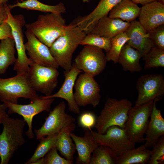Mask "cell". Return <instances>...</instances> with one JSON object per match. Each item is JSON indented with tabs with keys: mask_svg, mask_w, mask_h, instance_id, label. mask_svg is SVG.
<instances>
[{
	"mask_svg": "<svg viewBox=\"0 0 164 164\" xmlns=\"http://www.w3.org/2000/svg\"><path fill=\"white\" fill-rule=\"evenodd\" d=\"M135 3L142 5L158 0H131Z\"/></svg>",
	"mask_w": 164,
	"mask_h": 164,
	"instance_id": "obj_41",
	"label": "cell"
},
{
	"mask_svg": "<svg viewBox=\"0 0 164 164\" xmlns=\"http://www.w3.org/2000/svg\"><path fill=\"white\" fill-rule=\"evenodd\" d=\"M82 71L79 70L74 63L68 72L64 71V80L61 87L56 93L48 96H42L43 99L60 98L65 100L68 103L69 110L76 114L80 112V107L74 98L73 88L79 74Z\"/></svg>",
	"mask_w": 164,
	"mask_h": 164,
	"instance_id": "obj_16",
	"label": "cell"
},
{
	"mask_svg": "<svg viewBox=\"0 0 164 164\" xmlns=\"http://www.w3.org/2000/svg\"><path fill=\"white\" fill-rule=\"evenodd\" d=\"M74 61L79 70L94 77L104 70L108 61L103 49L90 45H84Z\"/></svg>",
	"mask_w": 164,
	"mask_h": 164,
	"instance_id": "obj_10",
	"label": "cell"
},
{
	"mask_svg": "<svg viewBox=\"0 0 164 164\" xmlns=\"http://www.w3.org/2000/svg\"><path fill=\"white\" fill-rule=\"evenodd\" d=\"M129 38L127 43L140 53L142 58L154 46L149 33L138 21L135 20L130 24L125 32Z\"/></svg>",
	"mask_w": 164,
	"mask_h": 164,
	"instance_id": "obj_18",
	"label": "cell"
},
{
	"mask_svg": "<svg viewBox=\"0 0 164 164\" xmlns=\"http://www.w3.org/2000/svg\"><path fill=\"white\" fill-rule=\"evenodd\" d=\"M91 130L84 128L82 137L72 132L70 133L78 153L76 164H89L93 152L99 145L92 135Z\"/></svg>",
	"mask_w": 164,
	"mask_h": 164,
	"instance_id": "obj_20",
	"label": "cell"
},
{
	"mask_svg": "<svg viewBox=\"0 0 164 164\" xmlns=\"http://www.w3.org/2000/svg\"><path fill=\"white\" fill-rule=\"evenodd\" d=\"M154 46L164 50V24L148 32Z\"/></svg>",
	"mask_w": 164,
	"mask_h": 164,
	"instance_id": "obj_36",
	"label": "cell"
},
{
	"mask_svg": "<svg viewBox=\"0 0 164 164\" xmlns=\"http://www.w3.org/2000/svg\"><path fill=\"white\" fill-rule=\"evenodd\" d=\"M111 39L95 34H87L80 43V45H90L104 50L106 52L110 49Z\"/></svg>",
	"mask_w": 164,
	"mask_h": 164,
	"instance_id": "obj_33",
	"label": "cell"
},
{
	"mask_svg": "<svg viewBox=\"0 0 164 164\" xmlns=\"http://www.w3.org/2000/svg\"><path fill=\"white\" fill-rule=\"evenodd\" d=\"M142 5L138 22L148 32L164 24V4L155 1Z\"/></svg>",
	"mask_w": 164,
	"mask_h": 164,
	"instance_id": "obj_17",
	"label": "cell"
},
{
	"mask_svg": "<svg viewBox=\"0 0 164 164\" xmlns=\"http://www.w3.org/2000/svg\"><path fill=\"white\" fill-rule=\"evenodd\" d=\"M56 147L52 148L42 158L43 164H72L73 161L61 157L57 152Z\"/></svg>",
	"mask_w": 164,
	"mask_h": 164,
	"instance_id": "obj_35",
	"label": "cell"
},
{
	"mask_svg": "<svg viewBox=\"0 0 164 164\" xmlns=\"http://www.w3.org/2000/svg\"><path fill=\"white\" fill-rule=\"evenodd\" d=\"M4 5L7 14L4 21L11 27L17 53L13 70L16 71L17 74L27 73L32 62L26 53L22 31V28L26 24L24 16L21 14L13 15L6 2Z\"/></svg>",
	"mask_w": 164,
	"mask_h": 164,
	"instance_id": "obj_5",
	"label": "cell"
},
{
	"mask_svg": "<svg viewBox=\"0 0 164 164\" xmlns=\"http://www.w3.org/2000/svg\"><path fill=\"white\" fill-rule=\"evenodd\" d=\"M7 0H0V5L3 4L6 2Z\"/></svg>",
	"mask_w": 164,
	"mask_h": 164,
	"instance_id": "obj_42",
	"label": "cell"
},
{
	"mask_svg": "<svg viewBox=\"0 0 164 164\" xmlns=\"http://www.w3.org/2000/svg\"><path fill=\"white\" fill-rule=\"evenodd\" d=\"M121 0H101L89 14L79 17L73 21L86 34L90 33L99 20L108 15L111 9Z\"/></svg>",
	"mask_w": 164,
	"mask_h": 164,
	"instance_id": "obj_19",
	"label": "cell"
},
{
	"mask_svg": "<svg viewBox=\"0 0 164 164\" xmlns=\"http://www.w3.org/2000/svg\"><path fill=\"white\" fill-rule=\"evenodd\" d=\"M140 10L137 4L131 0H121L109 12L108 16L130 22L138 17Z\"/></svg>",
	"mask_w": 164,
	"mask_h": 164,
	"instance_id": "obj_23",
	"label": "cell"
},
{
	"mask_svg": "<svg viewBox=\"0 0 164 164\" xmlns=\"http://www.w3.org/2000/svg\"><path fill=\"white\" fill-rule=\"evenodd\" d=\"M66 103L62 101L50 111L42 126L34 130L37 139L58 134L64 128L75 124V118L66 112Z\"/></svg>",
	"mask_w": 164,
	"mask_h": 164,
	"instance_id": "obj_11",
	"label": "cell"
},
{
	"mask_svg": "<svg viewBox=\"0 0 164 164\" xmlns=\"http://www.w3.org/2000/svg\"><path fill=\"white\" fill-rule=\"evenodd\" d=\"M91 0H82V1L84 2H88Z\"/></svg>",
	"mask_w": 164,
	"mask_h": 164,
	"instance_id": "obj_44",
	"label": "cell"
},
{
	"mask_svg": "<svg viewBox=\"0 0 164 164\" xmlns=\"http://www.w3.org/2000/svg\"><path fill=\"white\" fill-rule=\"evenodd\" d=\"M26 74H17L15 77L0 78V100L4 103L18 104L19 98L29 99L32 102L39 97L36 91L29 85Z\"/></svg>",
	"mask_w": 164,
	"mask_h": 164,
	"instance_id": "obj_6",
	"label": "cell"
},
{
	"mask_svg": "<svg viewBox=\"0 0 164 164\" xmlns=\"http://www.w3.org/2000/svg\"><path fill=\"white\" fill-rule=\"evenodd\" d=\"M129 39L125 32L120 33L111 39L110 49L105 54L108 61H111L115 63H118L122 48Z\"/></svg>",
	"mask_w": 164,
	"mask_h": 164,
	"instance_id": "obj_31",
	"label": "cell"
},
{
	"mask_svg": "<svg viewBox=\"0 0 164 164\" xmlns=\"http://www.w3.org/2000/svg\"><path fill=\"white\" fill-rule=\"evenodd\" d=\"M7 109L6 106L4 103L0 104V124H2L4 120L9 117L6 111Z\"/></svg>",
	"mask_w": 164,
	"mask_h": 164,
	"instance_id": "obj_39",
	"label": "cell"
},
{
	"mask_svg": "<svg viewBox=\"0 0 164 164\" xmlns=\"http://www.w3.org/2000/svg\"><path fill=\"white\" fill-rule=\"evenodd\" d=\"M86 35L73 21L67 26L64 33L49 47L58 66L64 71L68 72L71 69L73 54Z\"/></svg>",
	"mask_w": 164,
	"mask_h": 164,
	"instance_id": "obj_1",
	"label": "cell"
},
{
	"mask_svg": "<svg viewBox=\"0 0 164 164\" xmlns=\"http://www.w3.org/2000/svg\"><path fill=\"white\" fill-rule=\"evenodd\" d=\"M75 127V124H73L64 128L58 133L56 145L57 150L65 159L72 161L76 148L70 133Z\"/></svg>",
	"mask_w": 164,
	"mask_h": 164,
	"instance_id": "obj_25",
	"label": "cell"
},
{
	"mask_svg": "<svg viewBox=\"0 0 164 164\" xmlns=\"http://www.w3.org/2000/svg\"><path fill=\"white\" fill-rule=\"evenodd\" d=\"M154 101L132 107L129 110L124 129L132 142L136 143L145 141Z\"/></svg>",
	"mask_w": 164,
	"mask_h": 164,
	"instance_id": "obj_7",
	"label": "cell"
},
{
	"mask_svg": "<svg viewBox=\"0 0 164 164\" xmlns=\"http://www.w3.org/2000/svg\"><path fill=\"white\" fill-rule=\"evenodd\" d=\"M27 41L25 48L33 63L40 65L58 68L59 66L52 56L49 47L39 41L31 32L26 30Z\"/></svg>",
	"mask_w": 164,
	"mask_h": 164,
	"instance_id": "obj_15",
	"label": "cell"
},
{
	"mask_svg": "<svg viewBox=\"0 0 164 164\" xmlns=\"http://www.w3.org/2000/svg\"><path fill=\"white\" fill-rule=\"evenodd\" d=\"M142 58L145 69L164 67V50L154 46Z\"/></svg>",
	"mask_w": 164,
	"mask_h": 164,
	"instance_id": "obj_32",
	"label": "cell"
},
{
	"mask_svg": "<svg viewBox=\"0 0 164 164\" xmlns=\"http://www.w3.org/2000/svg\"><path fill=\"white\" fill-rule=\"evenodd\" d=\"M136 87L138 96L135 106L151 101H160L164 95L163 76L158 74L142 75L138 79Z\"/></svg>",
	"mask_w": 164,
	"mask_h": 164,
	"instance_id": "obj_9",
	"label": "cell"
},
{
	"mask_svg": "<svg viewBox=\"0 0 164 164\" xmlns=\"http://www.w3.org/2000/svg\"><path fill=\"white\" fill-rule=\"evenodd\" d=\"M132 103L127 99L118 100L108 98L94 126L96 132L104 134L110 127L116 126L124 129L128 113Z\"/></svg>",
	"mask_w": 164,
	"mask_h": 164,
	"instance_id": "obj_3",
	"label": "cell"
},
{
	"mask_svg": "<svg viewBox=\"0 0 164 164\" xmlns=\"http://www.w3.org/2000/svg\"><path fill=\"white\" fill-rule=\"evenodd\" d=\"M74 98L80 107L91 105L95 108L101 98L100 87L94 77L85 73L80 74L75 82Z\"/></svg>",
	"mask_w": 164,
	"mask_h": 164,
	"instance_id": "obj_12",
	"label": "cell"
},
{
	"mask_svg": "<svg viewBox=\"0 0 164 164\" xmlns=\"http://www.w3.org/2000/svg\"><path fill=\"white\" fill-rule=\"evenodd\" d=\"M59 72L57 68L32 63L26 74L29 85L36 91L48 96L56 87Z\"/></svg>",
	"mask_w": 164,
	"mask_h": 164,
	"instance_id": "obj_8",
	"label": "cell"
},
{
	"mask_svg": "<svg viewBox=\"0 0 164 164\" xmlns=\"http://www.w3.org/2000/svg\"><path fill=\"white\" fill-rule=\"evenodd\" d=\"M158 1L162 4H164V0H158Z\"/></svg>",
	"mask_w": 164,
	"mask_h": 164,
	"instance_id": "obj_43",
	"label": "cell"
},
{
	"mask_svg": "<svg viewBox=\"0 0 164 164\" xmlns=\"http://www.w3.org/2000/svg\"><path fill=\"white\" fill-rule=\"evenodd\" d=\"M58 134L48 135L39 139L40 143L34 154L25 164H34L39 159L44 157L52 148L56 147Z\"/></svg>",
	"mask_w": 164,
	"mask_h": 164,
	"instance_id": "obj_30",
	"label": "cell"
},
{
	"mask_svg": "<svg viewBox=\"0 0 164 164\" xmlns=\"http://www.w3.org/2000/svg\"><path fill=\"white\" fill-rule=\"evenodd\" d=\"M91 134L99 145L107 146L118 156L135 148L136 143L132 141L124 129L114 126L109 128L104 134L91 130Z\"/></svg>",
	"mask_w": 164,
	"mask_h": 164,
	"instance_id": "obj_13",
	"label": "cell"
},
{
	"mask_svg": "<svg viewBox=\"0 0 164 164\" xmlns=\"http://www.w3.org/2000/svg\"><path fill=\"white\" fill-rule=\"evenodd\" d=\"M26 122L24 119L6 118L0 134L1 164L9 163L15 152L25 142L23 132Z\"/></svg>",
	"mask_w": 164,
	"mask_h": 164,
	"instance_id": "obj_4",
	"label": "cell"
},
{
	"mask_svg": "<svg viewBox=\"0 0 164 164\" xmlns=\"http://www.w3.org/2000/svg\"><path fill=\"white\" fill-rule=\"evenodd\" d=\"M156 101H154L145 135L144 145L150 149L157 143L159 138L164 135V119L160 110L157 109Z\"/></svg>",
	"mask_w": 164,
	"mask_h": 164,
	"instance_id": "obj_22",
	"label": "cell"
},
{
	"mask_svg": "<svg viewBox=\"0 0 164 164\" xmlns=\"http://www.w3.org/2000/svg\"><path fill=\"white\" fill-rule=\"evenodd\" d=\"M61 14L50 13L39 15L34 22L26 24L25 27L39 41L50 47L65 31L66 20Z\"/></svg>",
	"mask_w": 164,
	"mask_h": 164,
	"instance_id": "obj_2",
	"label": "cell"
},
{
	"mask_svg": "<svg viewBox=\"0 0 164 164\" xmlns=\"http://www.w3.org/2000/svg\"><path fill=\"white\" fill-rule=\"evenodd\" d=\"M15 45L13 39L9 38L1 40L0 43V74L5 73L9 66L14 64Z\"/></svg>",
	"mask_w": 164,
	"mask_h": 164,
	"instance_id": "obj_28",
	"label": "cell"
},
{
	"mask_svg": "<svg viewBox=\"0 0 164 164\" xmlns=\"http://www.w3.org/2000/svg\"><path fill=\"white\" fill-rule=\"evenodd\" d=\"M141 58L139 53L126 43L122 48L118 63L121 65L124 71L139 72L142 70L140 63Z\"/></svg>",
	"mask_w": 164,
	"mask_h": 164,
	"instance_id": "obj_24",
	"label": "cell"
},
{
	"mask_svg": "<svg viewBox=\"0 0 164 164\" xmlns=\"http://www.w3.org/2000/svg\"><path fill=\"white\" fill-rule=\"evenodd\" d=\"M151 153V150L142 145L118 156L117 164H147L149 160Z\"/></svg>",
	"mask_w": 164,
	"mask_h": 164,
	"instance_id": "obj_26",
	"label": "cell"
},
{
	"mask_svg": "<svg viewBox=\"0 0 164 164\" xmlns=\"http://www.w3.org/2000/svg\"><path fill=\"white\" fill-rule=\"evenodd\" d=\"M96 118L95 115L90 112L83 113L80 116L78 119L79 126L84 128L90 130L94 127L96 122Z\"/></svg>",
	"mask_w": 164,
	"mask_h": 164,
	"instance_id": "obj_37",
	"label": "cell"
},
{
	"mask_svg": "<svg viewBox=\"0 0 164 164\" xmlns=\"http://www.w3.org/2000/svg\"><path fill=\"white\" fill-rule=\"evenodd\" d=\"M6 16L7 14L4 4L0 5V24L4 21Z\"/></svg>",
	"mask_w": 164,
	"mask_h": 164,
	"instance_id": "obj_40",
	"label": "cell"
},
{
	"mask_svg": "<svg viewBox=\"0 0 164 164\" xmlns=\"http://www.w3.org/2000/svg\"><path fill=\"white\" fill-rule=\"evenodd\" d=\"M149 164H163L164 163V135L161 137L152 147Z\"/></svg>",
	"mask_w": 164,
	"mask_h": 164,
	"instance_id": "obj_34",
	"label": "cell"
},
{
	"mask_svg": "<svg viewBox=\"0 0 164 164\" xmlns=\"http://www.w3.org/2000/svg\"><path fill=\"white\" fill-rule=\"evenodd\" d=\"M130 24V22L106 15L99 20L90 33L111 39L120 33L125 32Z\"/></svg>",
	"mask_w": 164,
	"mask_h": 164,
	"instance_id": "obj_21",
	"label": "cell"
},
{
	"mask_svg": "<svg viewBox=\"0 0 164 164\" xmlns=\"http://www.w3.org/2000/svg\"><path fill=\"white\" fill-rule=\"evenodd\" d=\"M9 38L13 39L12 29L10 25L4 21L0 24V40Z\"/></svg>",
	"mask_w": 164,
	"mask_h": 164,
	"instance_id": "obj_38",
	"label": "cell"
},
{
	"mask_svg": "<svg viewBox=\"0 0 164 164\" xmlns=\"http://www.w3.org/2000/svg\"><path fill=\"white\" fill-rule=\"evenodd\" d=\"M118 158L109 147L99 145L93 152L89 164H117Z\"/></svg>",
	"mask_w": 164,
	"mask_h": 164,
	"instance_id": "obj_29",
	"label": "cell"
},
{
	"mask_svg": "<svg viewBox=\"0 0 164 164\" xmlns=\"http://www.w3.org/2000/svg\"><path fill=\"white\" fill-rule=\"evenodd\" d=\"M54 98L43 99L40 96L29 104L25 105L19 104L9 102L4 103L9 109V114L17 113L21 115L27 123L28 130L25 132L29 139L34 138L32 130V121L33 117L43 111L50 112L52 104Z\"/></svg>",
	"mask_w": 164,
	"mask_h": 164,
	"instance_id": "obj_14",
	"label": "cell"
},
{
	"mask_svg": "<svg viewBox=\"0 0 164 164\" xmlns=\"http://www.w3.org/2000/svg\"><path fill=\"white\" fill-rule=\"evenodd\" d=\"M11 10L17 7L28 10H33L40 12L63 13L66 11L64 4L60 2L55 5H50L43 3L38 0H25L12 5H8Z\"/></svg>",
	"mask_w": 164,
	"mask_h": 164,
	"instance_id": "obj_27",
	"label": "cell"
}]
</instances>
